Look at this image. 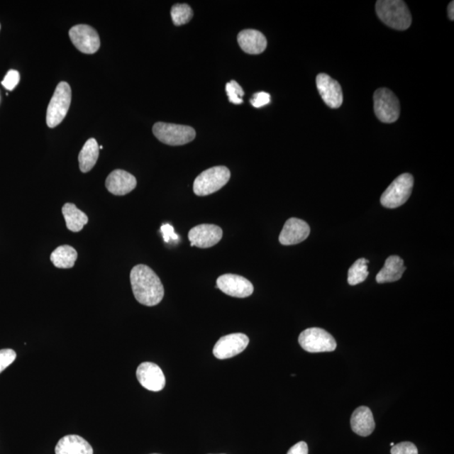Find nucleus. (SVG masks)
Returning a JSON list of instances; mask_svg holds the SVG:
<instances>
[{
	"instance_id": "1",
	"label": "nucleus",
	"mask_w": 454,
	"mask_h": 454,
	"mask_svg": "<svg viewBox=\"0 0 454 454\" xmlns=\"http://www.w3.org/2000/svg\"><path fill=\"white\" fill-rule=\"evenodd\" d=\"M131 288L136 301L146 306L158 305L165 297L160 279L151 267L139 265L131 271Z\"/></svg>"
},
{
	"instance_id": "2",
	"label": "nucleus",
	"mask_w": 454,
	"mask_h": 454,
	"mask_svg": "<svg viewBox=\"0 0 454 454\" xmlns=\"http://www.w3.org/2000/svg\"><path fill=\"white\" fill-rule=\"evenodd\" d=\"M377 16L386 26L405 31L411 25V15L406 4L401 0H379L376 2Z\"/></svg>"
},
{
	"instance_id": "3",
	"label": "nucleus",
	"mask_w": 454,
	"mask_h": 454,
	"mask_svg": "<svg viewBox=\"0 0 454 454\" xmlns=\"http://www.w3.org/2000/svg\"><path fill=\"white\" fill-rule=\"evenodd\" d=\"M231 172L226 167L217 166L211 167L201 172L194 182L193 189L198 196L216 193L228 183Z\"/></svg>"
},
{
	"instance_id": "4",
	"label": "nucleus",
	"mask_w": 454,
	"mask_h": 454,
	"mask_svg": "<svg viewBox=\"0 0 454 454\" xmlns=\"http://www.w3.org/2000/svg\"><path fill=\"white\" fill-rule=\"evenodd\" d=\"M72 101V90L66 82L57 86L55 92L50 101L47 111V124L54 128L65 120Z\"/></svg>"
},
{
	"instance_id": "5",
	"label": "nucleus",
	"mask_w": 454,
	"mask_h": 454,
	"mask_svg": "<svg viewBox=\"0 0 454 454\" xmlns=\"http://www.w3.org/2000/svg\"><path fill=\"white\" fill-rule=\"evenodd\" d=\"M153 133L161 143L170 146H182L192 142L196 136L192 127L165 122H157L154 125Z\"/></svg>"
},
{
	"instance_id": "6",
	"label": "nucleus",
	"mask_w": 454,
	"mask_h": 454,
	"mask_svg": "<svg viewBox=\"0 0 454 454\" xmlns=\"http://www.w3.org/2000/svg\"><path fill=\"white\" fill-rule=\"evenodd\" d=\"M414 179L410 174H403L397 177L386 189L381 196L380 202L386 208L394 209L402 206L410 198Z\"/></svg>"
},
{
	"instance_id": "7",
	"label": "nucleus",
	"mask_w": 454,
	"mask_h": 454,
	"mask_svg": "<svg viewBox=\"0 0 454 454\" xmlns=\"http://www.w3.org/2000/svg\"><path fill=\"white\" fill-rule=\"evenodd\" d=\"M375 113L384 123H394L399 119L401 106L398 98L392 90L379 89L374 95Z\"/></svg>"
},
{
	"instance_id": "8",
	"label": "nucleus",
	"mask_w": 454,
	"mask_h": 454,
	"mask_svg": "<svg viewBox=\"0 0 454 454\" xmlns=\"http://www.w3.org/2000/svg\"><path fill=\"white\" fill-rule=\"evenodd\" d=\"M299 343L309 353L333 352L337 342L328 331L318 328H308L301 333Z\"/></svg>"
},
{
	"instance_id": "9",
	"label": "nucleus",
	"mask_w": 454,
	"mask_h": 454,
	"mask_svg": "<svg viewBox=\"0 0 454 454\" xmlns=\"http://www.w3.org/2000/svg\"><path fill=\"white\" fill-rule=\"evenodd\" d=\"M72 43L81 52L94 54L101 47V40L97 31L88 25H78L70 31Z\"/></svg>"
},
{
	"instance_id": "10",
	"label": "nucleus",
	"mask_w": 454,
	"mask_h": 454,
	"mask_svg": "<svg viewBox=\"0 0 454 454\" xmlns=\"http://www.w3.org/2000/svg\"><path fill=\"white\" fill-rule=\"evenodd\" d=\"M248 343L249 338L243 333L226 335L218 340L213 353L218 360H227L243 352Z\"/></svg>"
},
{
	"instance_id": "11",
	"label": "nucleus",
	"mask_w": 454,
	"mask_h": 454,
	"mask_svg": "<svg viewBox=\"0 0 454 454\" xmlns=\"http://www.w3.org/2000/svg\"><path fill=\"white\" fill-rule=\"evenodd\" d=\"M216 288L230 297L246 298L253 293V285L243 276L226 274L216 281Z\"/></svg>"
},
{
	"instance_id": "12",
	"label": "nucleus",
	"mask_w": 454,
	"mask_h": 454,
	"mask_svg": "<svg viewBox=\"0 0 454 454\" xmlns=\"http://www.w3.org/2000/svg\"><path fill=\"white\" fill-rule=\"evenodd\" d=\"M136 378L139 383L150 392H161L165 387V375L160 367L153 362L140 363L136 370Z\"/></svg>"
},
{
	"instance_id": "13",
	"label": "nucleus",
	"mask_w": 454,
	"mask_h": 454,
	"mask_svg": "<svg viewBox=\"0 0 454 454\" xmlns=\"http://www.w3.org/2000/svg\"><path fill=\"white\" fill-rule=\"evenodd\" d=\"M223 231L220 226L202 224L189 231V240L193 247L209 248L215 246L222 238Z\"/></svg>"
},
{
	"instance_id": "14",
	"label": "nucleus",
	"mask_w": 454,
	"mask_h": 454,
	"mask_svg": "<svg viewBox=\"0 0 454 454\" xmlns=\"http://www.w3.org/2000/svg\"><path fill=\"white\" fill-rule=\"evenodd\" d=\"M316 87L326 106L333 109L342 106L343 89L338 81L331 79L328 74H320L316 77Z\"/></svg>"
},
{
	"instance_id": "15",
	"label": "nucleus",
	"mask_w": 454,
	"mask_h": 454,
	"mask_svg": "<svg viewBox=\"0 0 454 454\" xmlns=\"http://www.w3.org/2000/svg\"><path fill=\"white\" fill-rule=\"evenodd\" d=\"M310 226L298 218H290L285 222L279 235V243L284 246H290L304 242L310 235Z\"/></svg>"
},
{
	"instance_id": "16",
	"label": "nucleus",
	"mask_w": 454,
	"mask_h": 454,
	"mask_svg": "<svg viewBox=\"0 0 454 454\" xmlns=\"http://www.w3.org/2000/svg\"><path fill=\"white\" fill-rule=\"evenodd\" d=\"M136 179L128 172L117 170L111 172L107 177L106 186L109 192L119 195H126L131 193L136 187Z\"/></svg>"
},
{
	"instance_id": "17",
	"label": "nucleus",
	"mask_w": 454,
	"mask_h": 454,
	"mask_svg": "<svg viewBox=\"0 0 454 454\" xmlns=\"http://www.w3.org/2000/svg\"><path fill=\"white\" fill-rule=\"evenodd\" d=\"M238 42L243 51L253 55H257L265 51L267 39L260 31L256 30H243L238 35Z\"/></svg>"
},
{
	"instance_id": "18",
	"label": "nucleus",
	"mask_w": 454,
	"mask_h": 454,
	"mask_svg": "<svg viewBox=\"0 0 454 454\" xmlns=\"http://www.w3.org/2000/svg\"><path fill=\"white\" fill-rule=\"evenodd\" d=\"M352 429L361 437H367L373 433L375 422L373 413L367 406H360L353 411L351 417Z\"/></svg>"
},
{
	"instance_id": "19",
	"label": "nucleus",
	"mask_w": 454,
	"mask_h": 454,
	"mask_svg": "<svg viewBox=\"0 0 454 454\" xmlns=\"http://www.w3.org/2000/svg\"><path fill=\"white\" fill-rule=\"evenodd\" d=\"M56 454H94L93 448L78 435H67L59 440Z\"/></svg>"
},
{
	"instance_id": "20",
	"label": "nucleus",
	"mask_w": 454,
	"mask_h": 454,
	"mask_svg": "<svg viewBox=\"0 0 454 454\" xmlns=\"http://www.w3.org/2000/svg\"><path fill=\"white\" fill-rule=\"evenodd\" d=\"M406 267L402 258L398 256H390L386 260L383 269L376 276L379 284L396 282L402 278Z\"/></svg>"
},
{
	"instance_id": "21",
	"label": "nucleus",
	"mask_w": 454,
	"mask_h": 454,
	"mask_svg": "<svg viewBox=\"0 0 454 454\" xmlns=\"http://www.w3.org/2000/svg\"><path fill=\"white\" fill-rule=\"evenodd\" d=\"M62 215L65 216L67 229L72 233H79L89 221L87 215L72 203H67L63 206Z\"/></svg>"
},
{
	"instance_id": "22",
	"label": "nucleus",
	"mask_w": 454,
	"mask_h": 454,
	"mask_svg": "<svg viewBox=\"0 0 454 454\" xmlns=\"http://www.w3.org/2000/svg\"><path fill=\"white\" fill-rule=\"evenodd\" d=\"M99 147L96 140L90 138L85 143L79 155V167L82 172H88L98 161Z\"/></svg>"
},
{
	"instance_id": "23",
	"label": "nucleus",
	"mask_w": 454,
	"mask_h": 454,
	"mask_svg": "<svg viewBox=\"0 0 454 454\" xmlns=\"http://www.w3.org/2000/svg\"><path fill=\"white\" fill-rule=\"evenodd\" d=\"M50 258L54 266L58 269H71L78 260V253L74 248L63 245L53 251Z\"/></svg>"
},
{
	"instance_id": "24",
	"label": "nucleus",
	"mask_w": 454,
	"mask_h": 454,
	"mask_svg": "<svg viewBox=\"0 0 454 454\" xmlns=\"http://www.w3.org/2000/svg\"><path fill=\"white\" fill-rule=\"evenodd\" d=\"M367 263L369 261L365 258H360L353 263L348 270V282L349 284L357 285L362 283L367 279V277L369 276Z\"/></svg>"
},
{
	"instance_id": "25",
	"label": "nucleus",
	"mask_w": 454,
	"mask_h": 454,
	"mask_svg": "<svg viewBox=\"0 0 454 454\" xmlns=\"http://www.w3.org/2000/svg\"><path fill=\"white\" fill-rule=\"evenodd\" d=\"M192 7L186 4H177L172 7L171 16L175 26L187 24L193 18Z\"/></svg>"
},
{
	"instance_id": "26",
	"label": "nucleus",
	"mask_w": 454,
	"mask_h": 454,
	"mask_svg": "<svg viewBox=\"0 0 454 454\" xmlns=\"http://www.w3.org/2000/svg\"><path fill=\"white\" fill-rule=\"evenodd\" d=\"M226 91L229 101L235 104H240L243 103V97L244 91L237 81L231 80L230 83L226 85Z\"/></svg>"
},
{
	"instance_id": "27",
	"label": "nucleus",
	"mask_w": 454,
	"mask_h": 454,
	"mask_svg": "<svg viewBox=\"0 0 454 454\" xmlns=\"http://www.w3.org/2000/svg\"><path fill=\"white\" fill-rule=\"evenodd\" d=\"M16 353L12 349H1L0 350V374L6 369L9 366L12 365V362L16 360Z\"/></svg>"
},
{
	"instance_id": "28",
	"label": "nucleus",
	"mask_w": 454,
	"mask_h": 454,
	"mask_svg": "<svg viewBox=\"0 0 454 454\" xmlns=\"http://www.w3.org/2000/svg\"><path fill=\"white\" fill-rule=\"evenodd\" d=\"M390 453L392 454H419V450L414 443L402 442L394 445Z\"/></svg>"
},
{
	"instance_id": "29",
	"label": "nucleus",
	"mask_w": 454,
	"mask_h": 454,
	"mask_svg": "<svg viewBox=\"0 0 454 454\" xmlns=\"http://www.w3.org/2000/svg\"><path fill=\"white\" fill-rule=\"evenodd\" d=\"M21 76L19 72L16 70H10L7 72L2 81V85L7 90L12 91L19 84Z\"/></svg>"
},
{
	"instance_id": "30",
	"label": "nucleus",
	"mask_w": 454,
	"mask_h": 454,
	"mask_svg": "<svg viewBox=\"0 0 454 454\" xmlns=\"http://www.w3.org/2000/svg\"><path fill=\"white\" fill-rule=\"evenodd\" d=\"M271 101L270 94L266 92H258L253 95L250 103L255 108H261L269 104Z\"/></svg>"
},
{
	"instance_id": "31",
	"label": "nucleus",
	"mask_w": 454,
	"mask_h": 454,
	"mask_svg": "<svg viewBox=\"0 0 454 454\" xmlns=\"http://www.w3.org/2000/svg\"><path fill=\"white\" fill-rule=\"evenodd\" d=\"M161 231L163 239L167 243H170V240H178L179 237L175 233V228L170 224L162 225L161 227Z\"/></svg>"
},
{
	"instance_id": "32",
	"label": "nucleus",
	"mask_w": 454,
	"mask_h": 454,
	"mask_svg": "<svg viewBox=\"0 0 454 454\" xmlns=\"http://www.w3.org/2000/svg\"><path fill=\"white\" fill-rule=\"evenodd\" d=\"M308 445L305 442H299L289 448L287 454H308Z\"/></svg>"
},
{
	"instance_id": "33",
	"label": "nucleus",
	"mask_w": 454,
	"mask_h": 454,
	"mask_svg": "<svg viewBox=\"0 0 454 454\" xmlns=\"http://www.w3.org/2000/svg\"><path fill=\"white\" fill-rule=\"evenodd\" d=\"M448 13L449 19H450L451 21H453L454 20V2L453 1L449 4L448 8Z\"/></svg>"
},
{
	"instance_id": "34",
	"label": "nucleus",
	"mask_w": 454,
	"mask_h": 454,
	"mask_svg": "<svg viewBox=\"0 0 454 454\" xmlns=\"http://www.w3.org/2000/svg\"><path fill=\"white\" fill-rule=\"evenodd\" d=\"M394 443H390V446L393 447L394 446Z\"/></svg>"
},
{
	"instance_id": "35",
	"label": "nucleus",
	"mask_w": 454,
	"mask_h": 454,
	"mask_svg": "<svg viewBox=\"0 0 454 454\" xmlns=\"http://www.w3.org/2000/svg\"><path fill=\"white\" fill-rule=\"evenodd\" d=\"M0 29H1V25H0Z\"/></svg>"
},
{
	"instance_id": "36",
	"label": "nucleus",
	"mask_w": 454,
	"mask_h": 454,
	"mask_svg": "<svg viewBox=\"0 0 454 454\" xmlns=\"http://www.w3.org/2000/svg\"><path fill=\"white\" fill-rule=\"evenodd\" d=\"M153 454H157V453H153Z\"/></svg>"
}]
</instances>
